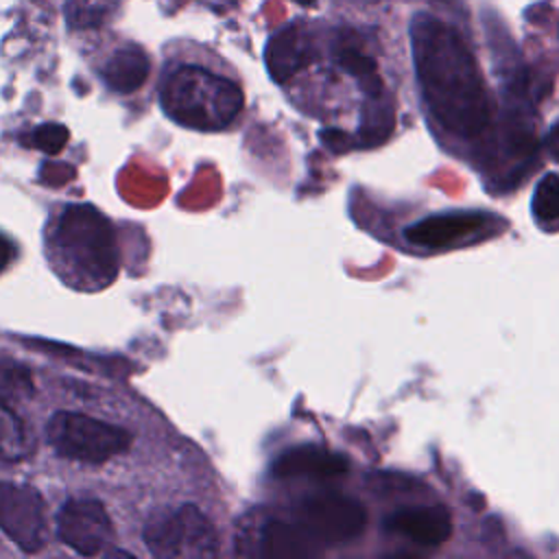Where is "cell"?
I'll use <instances>...</instances> for the list:
<instances>
[{"label":"cell","instance_id":"obj_21","mask_svg":"<svg viewBox=\"0 0 559 559\" xmlns=\"http://www.w3.org/2000/svg\"><path fill=\"white\" fill-rule=\"evenodd\" d=\"M22 142L31 148H39L48 155H55L66 146L68 129L63 124H57V122H46V124L35 127L31 133H26Z\"/></svg>","mask_w":559,"mask_h":559},{"label":"cell","instance_id":"obj_7","mask_svg":"<svg viewBox=\"0 0 559 559\" xmlns=\"http://www.w3.org/2000/svg\"><path fill=\"white\" fill-rule=\"evenodd\" d=\"M236 552L242 557H308L314 544L299 531L295 522H286L262 509L249 511L238 522Z\"/></svg>","mask_w":559,"mask_h":559},{"label":"cell","instance_id":"obj_14","mask_svg":"<svg viewBox=\"0 0 559 559\" xmlns=\"http://www.w3.org/2000/svg\"><path fill=\"white\" fill-rule=\"evenodd\" d=\"M148 68L151 63L146 52L140 46L127 44L109 55V59L100 68V76L109 90L118 94H129L142 87L148 76Z\"/></svg>","mask_w":559,"mask_h":559},{"label":"cell","instance_id":"obj_13","mask_svg":"<svg viewBox=\"0 0 559 559\" xmlns=\"http://www.w3.org/2000/svg\"><path fill=\"white\" fill-rule=\"evenodd\" d=\"M483 218L476 214H441V216H428L417 223H413L406 229V238L413 245L421 247H443L448 242H454L459 238H465L467 234L476 231L480 227Z\"/></svg>","mask_w":559,"mask_h":559},{"label":"cell","instance_id":"obj_15","mask_svg":"<svg viewBox=\"0 0 559 559\" xmlns=\"http://www.w3.org/2000/svg\"><path fill=\"white\" fill-rule=\"evenodd\" d=\"M332 52H334V61L338 63V68L345 70L347 74L356 76L367 96L384 94V85L378 74L376 61L352 37H341L334 44Z\"/></svg>","mask_w":559,"mask_h":559},{"label":"cell","instance_id":"obj_9","mask_svg":"<svg viewBox=\"0 0 559 559\" xmlns=\"http://www.w3.org/2000/svg\"><path fill=\"white\" fill-rule=\"evenodd\" d=\"M57 533L63 544L85 557L100 555L114 539V526L98 500H68L57 515Z\"/></svg>","mask_w":559,"mask_h":559},{"label":"cell","instance_id":"obj_23","mask_svg":"<svg viewBox=\"0 0 559 559\" xmlns=\"http://www.w3.org/2000/svg\"><path fill=\"white\" fill-rule=\"evenodd\" d=\"M13 258H15L13 242L4 234H0V273L13 262Z\"/></svg>","mask_w":559,"mask_h":559},{"label":"cell","instance_id":"obj_6","mask_svg":"<svg viewBox=\"0 0 559 559\" xmlns=\"http://www.w3.org/2000/svg\"><path fill=\"white\" fill-rule=\"evenodd\" d=\"M293 522L312 544H345L356 539L367 524L365 507L341 493L308 496L293 509Z\"/></svg>","mask_w":559,"mask_h":559},{"label":"cell","instance_id":"obj_12","mask_svg":"<svg viewBox=\"0 0 559 559\" xmlns=\"http://www.w3.org/2000/svg\"><path fill=\"white\" fill-rule=\"evenodd\" d=\"M386 531L404 535L419 546H441L452 533V518L441 507L426 509H402L384 520Z\"/></svg>","mask_w":559,"mask_h":559},{"label":"cell","instance_id":"obj_22","mask_svg":"<svg viewBox=\"0 0 559 559\" xmlns=\"http://www.w3.org/2000/svg\"><path fill=\"white\" fill-rule=\"evenodd\" d=\"M321 140L334 153H345V151H349L354 146L352 138L345 131H341V129H323L321 131Z\"/></svg>","mask_w":559,"mask_h":559},{"label":"cell","instance_id":"obj_4","mask_svg":"<svg viewBox=\"0 0 559 559\" xmlns=\"http://www.w3.org/2000/svg\"><path fill=\"white\" fill-rule=\"evenodd\" d=\"M144 542L155 557L201 559L218 552L214 524L194 504L155 513L144 526Z\"/></svg>","mask_w":559,"mask_h":559},{"label":"cell","instance_id":"obj_8","mask_svg":"<svg viewBox=\"0 0 559 559\" xmlns=\"http://www.w3.org/2000/svg\"><path fill=\"white\" fill-rule=\"evenodd\" d=\"M0 528L24 552L46 544V513L39 491L24 483L0 480Z\"/></svg>","mask_w":559,"mask_h":559},{"label":"cell","instance_id":"obj_10","mask_svg":"<svg viewBox=\"0 0 559 559\" xmlns=\"http://www.w3.org/2000/svg\"><path fill=\"white\" fill-rule=\"evenodd\" d=\"M269 74L275 83L290 81L314 59V46L308 28L299 22L280 28L266 44L264 50Z\"/></svg>","mask_w":559,"mask_h":559},{"label":"cell","instance_id":"obj_11","mask_svg":"<svg viewBox=\"0 0 559 559\" xmlns=\"http://www.w3.org/2000/svg\"><path fill=\"white\" fill-rule=\"evenodd\" d=\"M349 463L343 454L321 445H297L286 450L271 467L275 478L334 480L345 476Z\"/></svg>","mask_w":559,"mask_h":559},{"label":"cell","instance_id":"obj_18","mask_svg":"<svg viewBox=\"0 0 559 559\" xmlns=\"http://www.w3.org/2000/svg\"><path fill=\"white\" fill-rule=\"evenodd\" d=\"M118 4L120 0H68L66 20L70 28H98L114 15Z\"/></svg>","mask_w":559,"mask_h":559},{"label":"cell","instance_id":"obj_16","mask_svg":"<svg viewBox=\"0 0 559 559\" xmlns=\"http://www.w3.org/2000/svg\"><path fill=\"white\" fill-rule=\"evenodd\" d=\"M33 452V437L17 413L0 400V461L15 463Z\"/></svg>","mask_w":559,"mask_h":559},{"label":"cell","instance_id":"obj_19","mask_svg":"<svg viewBox=\"0 0 559 559\" xmlns=\"http://www.w3.org/2000/svg\"><path fill=\"white\" fill-rule=\"evenodd\" d=\"M531 207L537 223L548 225L559 221V175L548 173L537 181Z\"/></svg>","mask_w":559,"mask_h":559},{"label":"cell","instance_id":"obj_2","mask_svg":"<svg viewBox=\"0 0 559 559\" xmlns=\"http://www.w3.org/2000/svg\"><path fill=\"white\" fill-rule=\"evenodd\" d=\"M48 260L70 286L98 290L118 275L111 223L92 205H66L46 231Z\"/></svg>","mask_w":559,"mask_h":559},{"label":"cell","instance_id":"obj_3","mask_svg":"<svg viewBox=\"0 0 559 559\" xmlns=\"http://www.w3.org/2000/svg\"><path fill=\"white\" fill-rule=\"evenodd\" d=\"M159 103L164 114L186 129L218 131L240 116L245 94L229 76L186 63L164 76Z\"/></svg>","mask_w":559,"mask_h":559},{"label":"cell","instance_id":"obj_5","mask_svg":"<svg viewBox=\"0 0 559 559\" xmlns=\"http://www.w3.org/2000/svg\"><path fill=\"white\" fill-rule=\"evenodd\" d=\"M46 437L59 456L81 463L109 461L131 443L124 428L72 411L55 413L46 426Z\"/></svg>","mask_w":559,"mask_h":559},{"label":"cell","instance_id":"obj_1","mask_svg":"<svg viewBox=\"0 0 559 559\" xmlns=\"http://www.w3.org/2000/svg\"><path fill=\"white\" fill-rule=\"evenodd\" d=\"M411 48L424 100L437 122L463 138L478 135L489 122V96L463 37L443 20L417 13Z\"/></svg>","mask_w":559,"mask_h":559},{"label":"cell","instance_id":"obj_17","mask_svg":"<svg viewBox=\"0 0 559 559\" xmlns=\"http://www.w3.org/2000/svg\"><path fill=\"white\" fill-rule=\"evenodd\" d=\"M367 105L362 107V116H360V144L362 146H376L382 144L393 127H395V114L391 103L384 100V94L380 96H367Z\"/></svg>","mask_w":559,"mask_h":559},{"label":"cell","instance_id":"obj_20","mask_svg":"<svg viewBox=\"0 0 559 559\" xmlns=\"http://www.w3.org/2000/svg\"><path fill=\"white\" fill-rule=\"evenodd\" d=\"M31 371L17 360L0 358V393L7 397H24L31 395Z\"/></svg>","mask_w":559,"mask_h":559}]
</instances>
